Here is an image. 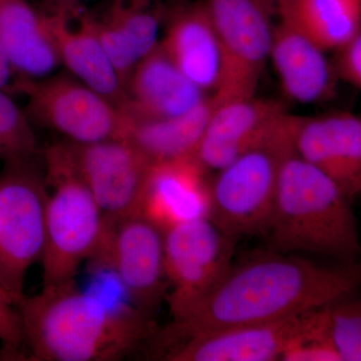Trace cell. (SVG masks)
<instances>
[{
	"label": "cell",
	"instance_id": "cell-1",
	"mask_svg": "<svg viewBox=\"0 0 361 361\" xmlns=\"http://www.w3.org/2000/svg\"><path fill=\"white\" fill-rule=\"evenodd\" d=\"M360 280L356 263L324 267L271 250L252 254L186 314L157 330L149 348L161 357L193 337L300 314L350 295Z\"/></svg>",
	"mask_w": 361,
	"mask_h": 361
},
{
	"label": "cell",
	"instance_id": "cell-4",
	"mask_svg": "<svg viewBox=\"0 0 361 361\" xmlns=\"http://www.w3.org/2000/svg\"><path fill=\"white\" fill-rule=\"evenodd\" d=\"M47 186L42 287L75 281L82 263L102 251L111 226L80 177L71 142L51 145L44 153Z\"/></svg>",
	"mask_w": 361,
	"mask_h": 361
},
{
	"label": "cell",
	"instance_id": "cell-29",
	"mask_svg": "<svg viewBox=\"0 0 361 361\" xmlns=\"http://www.w3.org/2000/svg\"><path fill=\"white\" fill-rule=\"evenodd\" d=\"M13 75V71L11 70V63L0 42V89H8L9 82Z\"/></svg>",
	"mask_w": 361,
	"mask_h": 361
},
{
	"label": "cell",
	"instance_id": "cell-31",
	"mask_svg": "<svg viewBox=\"0 0 361 361\" xmlns=\"http://www.w3.org/2000/svg\"><path fill=\"white\" fill-rule=\"evenodd\" d=\"M171 4H182V2L188 1V0H169Z\"/></svg>",
	"mask_w": 361,
	"mask_h": 361
},
{
	"label": "cell",
	"instance_id": "cell-18",
	"mask_svg": "<svg viewBox=\"0 0 361 361\" xmlns=\"http://www.w3.org/2000/svg\"><path fill=\"white\" fill-rule=\"evenodd\" d=\"M208 172L195 156L154 163L140 215L164 233L188 221L207 217Z\"/></svg>",
	"mask_w": 361,
	"mask_h": 361
},
{
	"label": "cell",
	"instance_id": "cell-13",
	"mask_svg": "<svg viewBox=\"0 0 361 361\" xmlns=\"http://www.w3.org/2000/svg\"><path fill=\"white\" fill-rule=\"evenodd\" d=\"M42 13L61 65L90 89L122 109L125 87L97 33L94 13L80 2H51Z\"/></svg>",
	"mask_w": 361,
	"mask_h": 361
},
{
	"label": "cell",
	"instance_id": "cell-10",
	"mask_svg": "<svg viewBox=\"0 0 361 361\" xmlns=\"http://www.w3.org/2000/svg\"><path fill=\"white\" fill-rule=\"evenodd\" d=\"M70 142L80 177L106 223L140 215L154 161L127 139Z\"/></svg>",
	"mask_w": 361,
	"mask_h": 361
},
{
	"label": "cell",
	"instance_id": "cell-20",
	"mask_svg": "<svg viewBox=\"0 0 361 361\" xmlns=\"http://www.w3.org/2000/svg\"><path fill=\"white\" fill-rule=\"evenodd\" d=\"M0 42L18 78L47 77L61 65L42 13L26 0H0Z\"/></svg>",
	"mask_w": 361,
	"mask_h": 361
},
{
	"label": "cell",
	"instance_id": "cell-12",
	"mask_svg": "<svg viewBox=\"0 0 361 361\" xmlns=\"http://www.w3.org/2000/svg\"><path fill=\"white\" fill-rule=\"evenodd\" d=\"M325 305L275 322L234 327L193 337L171 348L169 361H272L301 337L326 331Z\"/></svg>",
	"mask_w": 361,
	"mask_h": 361
},
{
	"label": "cell",
	"instance_id": "cell-28",
	"mask_svg": "<svg viewBox=\"0 0 361 361\" xmlns=\"http://www.w3.org/2000/svg\"><path fill=\"white\" fill-rule=\"evenodd\" d=\"M332 71L334 77L339 78L355 89L361 90V32L334 49Z\"/></svg>",
	"mask_w": 361,
	"mask_h": 361
},
{
	"label": "cell",
	"instance_id": "cell-16",
	"mask_svg": "<svg viewBox=\"0 0 361 361\" xmlns=\"http://www.w3.org/2000/svg\"><path fill=\"white\" fill-rule=\"evenodd\" d=\"M297 155L322 171L350 201L361 192V120L349 113L301 116Z\"/></svg>",
	"mask_w": 361,
	"mask_h": 361
},
{
	"label": "cell",
	"instance_id": "cell-17",
	"mask_svg": "<svg viewBox=\"0 0 361 361\" xmlns=\"http://www.w3.org/2000/svg\"><path fill=\"white\" fill-rule=\"evenodd\" d=\"M209 96L176 66L158 42L135 65L126 85L122 110L140 120L174 118L194 110Z\"/></svg>",
	"mask_w": 361,
	"mask_h": 361
},
{
	"label": "cell",
	"instance_id": "cell-11",
	"mask_svg": "<svg viewBox=\"0 0 361 361\" xmlns=\"http://www.w3.org/2000/svg\"><path fill=\"white\" fill-rule=\"evenodd\" d=\"M94 259L115 273L133 307L149 316L168 293L164 232L142 215L111 225L106 243Z\"/></svg>",
	"mask_w": 361,
	"mask_h": 361
},
{
	"label": "cell",
	"instance_id": "cell-22",
	"mask_svg": "<svg viewBox=\"0 0 361 361\" xmlns=\"http://www.w3.org/2000/svg\"><path fill=\"white\" fill-rule=\"evenodd\" d=\"M297 20L323 51L361 32V0H293Z\"/></svg>",
	"mask_w": 361,
	"mask_h": 361
},
{
	"label": "cell",
	"instance_id": "cell-23",
	"mask_svg": "<svg viewBox=\"0 0 361 361\" xmlns=\"http://www.w3.org/2000/svg\"><path fill=\"white\" fill-rule=\"evenodd\" d=\"M168 7L163 0H109L99 20L123 35L141 59L158 44Z\"/></svg>",
	"mask_w": 361,
	"mask_h": 361
},
{
	"label": "cell",
	"instance_id": "cell-14",
	"mask_svg": "<svg viewBox=\"0 0 361 361\" xmlns=\"http://www.w3.org/2000/svg\"><path fill=\"white\" fill-rule=\"evenodd\" d=\"M270 58L285 94L302 104L317 103L334 90V71L325 52L297 20L293 0H274Z\"/></svg>",
	"mask_w": 361,
	"mask_h": 361
},
{
	"label": "cell",
	"instance_id": "cell-25",
	"mask_svg": "<svg viewBox=\"0 0 361 361\" xmlns=\"http://www.w3.org/2000/svg\"><path fill=\"white\" fill-rule=\"evenodd\" d=\"M348 297L325 305L327 332L341 361H360L361 303Z\"/></svg>",
	"mask_w": 361,
	"mask_h": 361
},
{
	"label": "cell",
	"instance_id": "cell-21",
	"mask_svg": "<svg viewBox=\"0 0 361 361\" xmlns=\"http://www.w3.org/2000/svg\"><path fill=\"white\" fill-rule=\"evenodd\" d=\"M216 106L217 103L210 94L194 110L174 118L140 120L126 115L128 128L125 139L154 163L195 156Z\"/></svg>",
	"mask_w": 361,
	"mask_h": 361
},
{
	"label": "cell",
	"instance_id": "cell-30",
	"mask_svg": "<svg viewBox=\"0 0 361 361\" xmlns=\"http://www.w3.org/2000/svg\"><path fill=\"white\" fill-rule=\"evenodd\" d=\"M51 2H80V0H49Z\"/></svg>",
	"mask_w": 361,
	"mask_h": 361
},
{
	"label": "cell",
	"instance_id": "cell-24",
	"mask_svg": "<svg viewBox=\"0 0 361 361\" xmlns=\"http://www.w3.org/2000/svg\"><path fill=\"white\" fill-rule=\"evenodd\" d=\"M37 154L39 142L32 121L6 90L0 89V160H21Z\"/></svg>",
	"mask_w": 361,
	"mask_h": 361
},
{
	"label": "cell",
	"instance_id": "cell-5",
	"mask_svg": "<svg viewBox=\"0 0 361 361\" xmlns=\"http://www.w3.org/2000/svg\"><path fill=\"white\" fill-rule=\"evenodd\" d=\"M300 121L301 116L287 113L265 140L210 180L207 217L226 234L238 239L264 233L280 170L296 152Z\"/></svg>",
	"mask_w": 361,
	"mask_h": 361
},
{
	"label": "cell",
	"instance_id": "cell-3",
	"mask_svg": "<svg viewBox=\"0 0 361 361\" xmlns=\"http://www.w3.org/2000/svg\"><path fill=\"white\" fill-rule=\"evenodd\" d=\"M350 202L334 180L295 152L280 170L262 236L269 250L278 253L303 251L353 263L360 245Z\"/></svg>",
	"mask_w": 361,
	"mask_h": 361
},
{
	"label": "cell",
	"instance_id": "cell-2",
	"mask_svg": "<svg viewBox=\"0 0 361 361\" xmlns=\"http://www.w3.org/2000/svg\"><path fill=\"white\" fill-rule=\"evenodd\" d=\"M18 307L30 360H121L148 345L158 330L149 316L111 306L75 281L42 287Z\"/></svg>",
	"mask_w": 361,
	"mask_h": 361
},
{
	"label": "cell",
	"instance_id": "cell-19",
	"mask_svg": "<svg viewBox=\"0 0 361 361\" xmlns=\"http://www.w3.org/2000/svg\"><path fill=\"white\" fill-rule=\"evenodd\" d=\"M166 18L165 35L159 44L193 84L214 94L220 82L221 49L205 1L172 4Z\"/></svg>",
	"mask_w": 361,
	"mask_h": 361
},
{
	"label": "cell",
	"instance_id": "cell-6",
	"mask_svg": "<svg viewBox=\"0 0 361 361\" xmlns=\"http://www.w3.org/2000/svg\"><path fill=\"white\" fill-rule=\"evenodd\" d=\"M37 156L6 161L0 173V284L14 302L25 298V282L45 242L47 186Z\"/></svg>",
	"mask_w": 361,
	"mask_h": 361
},
{
	"label": "cell",
	"instance_id": "cell-9",
	"mask_svg": "<svg viewBox=\"0 0 361 361\" xmlns=\"http://www.w3.org/2000/svg\"><path fill=\"white\" fill-rule=\"evenodd\" d=\"M236 242L208 217L164 233L165 273L171 287L165 301L173 322L186 314L229 272Z\"/></svg>",
	"mask_w": 361,
	"mask_h": 361
},
{
	"label": "cell",
	"instance_id": "cell-26",
	"mask_svg": "<svg viewBox=\"0 0 361 361\" xmlns=\"http://www.w3.org/2000/svg\"><path fill=\"white\" fill-rule=\"evenodd\" d=\"M0 342L7 356H20L25 343L23 323L18 305L0 284Z\"/></svg>",
	"mask_w": 361,
	"mask_h": 361
},
{
	"label": "cell",
	"instance_id": "cell-27",
	"mask_svg": "<svg viewBox=\"0 0 361 361\" xmlns=\"http://www.w3.org/2000/svg\"><path fill=\"white\" fill-rule=\"evenodd\" d=\"M285 361H341L326 331L299 338L282 355Z\"/></svg>",
	"mask_w": 361,
	"mask_h": 361
},
{
	"label": "cell",
	"instance_id": "cell-15",
	"mask_svg": "<svg viewBox=\"0 0 361 361\" xmlns=\"http://www.w3.org/2000/svg\"><path fill=\"white\" fill-rule=\"evenodd\" d=\"M286 114L278 102L255 97L216 106L195 157L207 170L218 172L260 144Z\"/></svg>",
	"mask_w": 361,
	"mask_h": 361
},
{
	"label": "cell",
	"instance_id": "cell-7",
	"mask_svg": "<svg viewBox=\"0 0 361 361\" xmlns=\"http://www.w3.org/2000/svg\"><path fill=\"white\" fill-rule=\"evenodd\" d=\"M221 49L217 106L255 97L269 61L274 0H204Z\"/></svg>",
	"mask_w": 361,
	"mask_h": 361
},
{
	"label": "cell",
	"instance_id": "cell-8",
	"mask_svg": "<svg viewBox=\"0 0 361 361\" xmlns=\"http://www.w3.org/2000/svg\"><path fill=\"white\" fill-rule=\"evenodd\" d=\"M14 92L25 97L30 121L56 130L77 144L125 139L128 118L122 109L73 75L18 78Z\"/></svg>",
	"mask_w": 361,
	"mask_h": 361
}]
</instances>
